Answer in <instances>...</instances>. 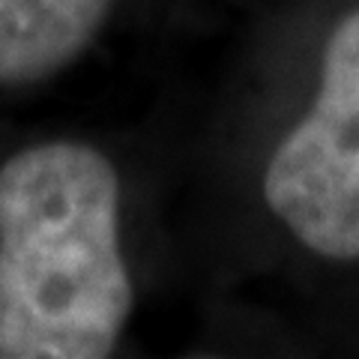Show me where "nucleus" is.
Listing matches in <instances>:
<instances>
[{
  "instance_id": "1",
  "label": "nucleus",
  "mask_w": 359,
  "mask_h": 359,
  "mask_svg": "<svg viewBox=\"0 0 359 359\" xmlns=\"http://www.w3.org/2000/svg\"><path fill=\"white\" fill-rule=\"evenodd\" d=\"M138 309L126 177L48 114L0 117V359H105Z\"/></svg>"
},
{
  "instance_id": "2",
  "label": "nucleus",
  "mask_w": 359,
  "mask_h": 359,
  "mask_svg": "<svg viewBox=\"0 0 359 359\" xmlns=\"http://www.w3.org/2000/svg\"><path fill=\"white\" fill-rule=\"evenodd\" d=\"M269 212L323 257H359V13L323 51L320 93L264 168Z\"/></svg>"
},
{
  "instance_id": "3",
  "label": "nucleus",
  "mask_w": 359,
  "mask_h": 359,
  "mask_svg": "<svg viewBox=\"0 0 359 359\" xmlns=\"http://www.w3.org/2000/svg\"><path fill=\"white\" fill-rule=\"evenodd\" d=\"M120 0H0V117L48 114L93 60Z\"/></svg>"
}]
</instances>
